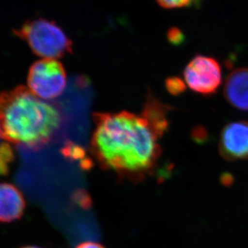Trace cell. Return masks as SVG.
Segmentation results:
<instances>
[{
  "label": "cell",
  "instance_id": "cell-1",
  "mask_svg": "<svg viewBox=\"0 0 248 248\" xmlns=\"http://www.w3.org/2000/svg\"><path fill=\"white\" fill-rule=\"evenodd\" d=\"M93 122L91 153L101 167L136 181L154 171L168 119L143 108L140 115L126 110L94 113Z\"/></svg>",
  "mask_w": 248,
  "mask_h": 248
},
{
  "label": "cell",
  "instance_id": "cell-2",
  "mask_svg": "<svg viewBox=\"0 0 248 248\" xmlns=\"http://www.w3.org/2000/svg\"><path fill=\"white\" fill-rule=\"evenodd\" d=\"M62 122L59 109L29 88L18 86L0 93V132L8 143L39 150L53 140Z\"/></svg>",
  "mask_w": 248,
  "mask_h": 248
},
{
  "label": "cell",
  "instance_id": "cell-3",
  "mask_svg": "<svg viewBox=\"0 0 248 248\" xmlns=\"http://www.w3.org/2000/svg\"><path fill=\"white\" fill-rule=\"evenodd\" d=\"M15 33L26 41L35 54L45 59L63 58L73 53V43L55 22L32 19L26 22Z\"/></svg>",
  "mask_w": 248,
  "mask_h": 248
},
{
  "label": "cell",
  "instance_id": "cell-4",
  "mask_svg": "<svg viewBox=\"0 0 248 248\" xmlns=\"http://www.w3.org/2000/svg\"><path fill=\"white\" fill-rule=\"evenodd\" d=\"M66 73L63 64L55 59L35 62L29 69V89L44 100L58 98L66 87Z\"/></svg>",
  "mask_w": 248,
  "mask_h": 248
},
{
  "label": "cell",
  "instance_id": "cell-5",
  "mask_svg": "<svg viewBox=\"0 0 248 248\" xmlns=\"http://www.w3.org/2000/svg\"><path fill=\"white\" fill-rule=\"evenodd\" d=\"M183 75L188 88L201 95H213L222 85V67L212 57L196 55L186 65Z\"/></svg>",
  "mask_w": 248,
  "mask_h": 248
},
{
  "label": "cell",
  "instance_id": "cell-6",
  "mask_svg": "<svg viewBox=\"0 0 248 248\" xmlns=\"http://www.w3.org/2000/svg\"><path fill=\"white\" fill-rule=\"evenodd\" d=\"M218 152L227 161L248 160V122L238 120L225 125L220 134Z\"/></svg>",
  "mask_w": 248,
  "mask_h": 248
},
{
  "label": "cell",
  "instance_id": "cell-7",
  "mask_svg": "<svg viewBox=\"0 0 248 248\" xmlns=\"http://www.w3.org/2000/svg\"><path fill=\"white\" fill-rule=\"evenodd\" d=\"M223 93L230 105L238 110L248 111V68H238L230 73Z\"/></svg>",
  "mask_w": 248,
  "mask_h": 248
},
{
  "label": "cell",
  "instance_id": "cell-8",
  "mask_svg": "<svg viewBox=\"0 0 248 248\" xmlns=\"http://www.w3.org/2000/svg\"><path fill=\"white\" fill-rule=\"evenodd\" d=\"M26 210V201L21 191L11 183H0V222L20 219Z\"/></svg>",
  "mask_w": 248,
  "mask_h": 248
},
{
  "label": "cell",
  "instance_id": "cell-9",
  "mask_svg": "<svg viewBox=\"0 0 248 248\" xmlns=\"http://www.w3.org/2000/svg\"><path fill=\"white\" fill-rule=\"evenodd\" d=\"M14 153L9 143H2L0 147V176L8 173L10 165L14 161Z\"/></svg>",
  "mask_w": 248,
  "mask_h": 248
},
{
  "label": "cell",
  "instance_id": "cell-10",
  "mask_svg": "<svg viewBox=\"0 0 248 248\" xmlns=\"http://www.w3.org/2000/svg\"><path fill=\"white\" fill-rule=\"evenodd\" d=\"M158 4L165 9H177L183 7H198L202 0H156Z\"/></svg>",
  "mask_w": 248,
  "mask_h": 248
},
{
  "label": "cell",
  "instance_id": "cell-11",
  "mask_svg": "<svg viewBox=\"0 0 248 248\" xmlns=\"http://www.w3.org/2000/svg\"><path fill=\"white\" fill-rule=\"evenodd\" d=\"M165 88L172 95L178 96L186 91L184 81L179 77H170L165 80Z\"/></svg>",
  "mask_w": 248,
  "mask_h": 248
},
{
  "label": "cell",
  "instance_id": "cell-12",
  "mask_svg": "<svg viewBox=\"0 0 248 248\" xmlns=\"http://www.w3.org/2000/svg\"><path fill=\"white\" fill-rule=\"evenodd\" d=\"M168 41L173 46H180L185 41V36L181 29L178 28H171L167 31Z\"/></svg>",
  "mask_w": 248,
  "mask_h": 248
},
{
  "label": "cell",
  "instance_id": "cell-13",
  "mask_svg": "<svg viewBox=\"0 0 248 248\" xmlns=\"http://www.w3.org/2000/svg\"><path fill=\"white\" fill-rule=\"evenodd\" d=\"M75 248H106L102 244L93 241H86L78 244Z\"/></svg>",
  "mask_w": 248,
  "mask_h": 248
},
{
  "label": "cell",
  "instance_id": "cell-14",
  "mask_svg": "<svg viewBox=\"0 0 248 248\" xmlns=\"http://www.w3.org/2000/svg\"><path fill=\"white\" fill-rule=\"evenodd\" d=\"M39 248V247L36 246H26V247H23V248Z\"/></svg>",
  "mask_w": 248,
  "mask_h": 248
},
{
  "label": "cell",
  "instance_id": "cell-15",
  "mask_svg": "<svg viewBox=\"0 0 248 248\" xmlns=\"http://www.w3.org/2000/svg\"><path fill=\"white\" fill-rule=\"evenodd\" d=\"M1 139H2V136H1V132H0V140H1ZM2 143H0V147H1V145H2Z\"/></svg>",
  "mask_w": 248,
  "mask_h": 248
}]
</instances>
